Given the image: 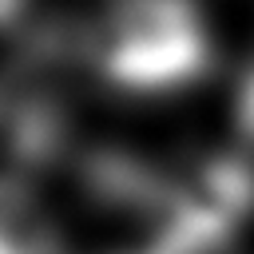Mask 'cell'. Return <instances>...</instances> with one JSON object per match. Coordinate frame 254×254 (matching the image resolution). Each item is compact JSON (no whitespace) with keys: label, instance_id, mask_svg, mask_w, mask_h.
I'll return each mask as SVG.
<instances>
[{"label":"cell","instance_id":"1","mask_svg":"<svg viewBox=\"0 0 254 254\" xmlns=\"http://www.w3.org/2000/svg\"><path fill=\"white\" fill-rule=\"evenodd\" d=\"M87 67L123 95H175L214 67L198 0H107L87 28Z\"/></svg>","mask_w":254,"mask_h":254},{"label":"cell","instance_id":"2","mask_svg":"<svg viewBox=\"0 0 254 254\" xmlns=\"http://www.w3.org/2000/svg\"><path fill=\"white\" fill-rule=\"evenodd\" d=\"M56 147V119L28 99L0 91V198L20 194Z\"/></svg>","mask_w":254,"mask_h":254},{"label":"cell","instance_id":"3","mask_svg":"<svg viewBox=\"0 0 254 254\" xmlns=\"http://www.w3.org/2000/svg\"><path fill=\"white\" fill-rule=\"evenodd\" d=\"M24 4H28V0H0V28L16 24V20H20V12H24Z\"/></svg>","mask_w":254,"mask_h":254}]
</instances>
